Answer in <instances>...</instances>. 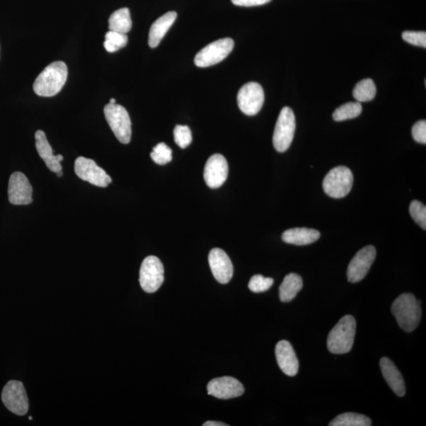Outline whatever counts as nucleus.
<instances>
[{
    "mask_svg": "<svg viewBox=\"0 0 426 426\" xmlns=\"http://www.w3.org/2000/svg\"><path fill=\"white\" fill-rule=\"evenodd\" d=\"M68 76V70L64 62H51L40 73L34 83L36 95L43 97H54L62 90Z\"/></svg>",
    "mask_w": 426,
    "mask_h": 426,
    "instance_id": "1",
    "label": "nucleus"
},
{
    "mask_svg": "<svg viewBox=\"0 0 426 426\" xmlns=\"http://www.w3.org/2000/svg\"><path fill=\"white\" fill-rule=\"evenodd\" d=\"M392 313L403 330L412 332L417 328L422 318L421 302L412 294L399 295L392 305Z\"/></svg>",
    "mask_w": 426,
    "mask_h": 426,
    "instance_id": "2",
    "label": "nucleus"
},
{
    "mask_svg": "<svg viewBox=\"0 0 426 426\" xmlns=\"http://www.w3.org/2000/svg\"><path fill=\"white\" fill-rule=\"evenodd\" d=\"M356 321L354 316L346 315L329 332L327 346L332 354H347L354 345Z\"/></svg>",
    "mask_w": 426,
    "mask_h": 426,
    "instance_id": "3",
    "label": "nucleus"
},
{
    "mask_svg": "<svg viewBox=\"0 0 426 426\" xmlns=\"http://www.w3.org/2000/svg\"><path fill=\"white\" fill-rule=\"evenodd\" d=\"M103 113L109 127L118 141L123 144L131 142V121L127 109L116 103H109L103 108Z\"/></svg>",
    "mask_w": 426,
    "mask_h": 426,
    "instance_id": "4",
    "label": "nucleus"
},
{
    "mask_svg": "<svg viewBox=\"0 0 426 426\" xmlns=\"http://www.w3.org/2000/svg\"><path fill=\"white\" fill-rule=\"evenodd\" d=\"M354 176L352 171L344 166L331 169L323 181V189L326 195L334 199H342L350 193Z\"/></svg>",
    "mask_w": 426,
    "mask_h": 426,
    "instance_id": "5",
    "label": "nucleus"
},
{
    "mask_svg": "<svg viewBox=\"0 0 426 426\" xmlns=\"http://www.w3.org/2000/svg\"><path fill=\"white\" fill-rule=\"evenodd\" d=\"M295 128V116L292 108L284 107L279 113L273 134V145L277 151H287L293 141Z\"/></svg>",
    "mask_w": 426,
    "mask_h": 426,
    "instance_id": "6",
    "label": "nucleus"
},
{
    "mask_svg": "<svg viewBox=\"0 0 426 426\" xmlns=\"http://www.w3.org/2000/svg\"><path fill=\"white\" fill-rule=\"evenodd\" d=\"M164 268L160 260L155 256L144 259L140 268L139 282L144 292L154 293L163 284Z\"/></svg>",
    "mask_w": 426,
    "mask_h": 426,
    "instance_id": "7",
    "label": "nucleus"
},
{
    "mask_svg": "<svg viewBox=\"0 0 426 426\" xmlns=\"http://www.w3.org/2000/svg\"><path fill=\"white\" fill-rule=\"evenodd\" d=\"M234 40L223 38L214 41L201 49L195 56V64L199 67H208L219 64L231 53Z\"/></svg>",
    "mask_w": 426,
    "mask_h": 426,
    "instance_id": "8",
    "label": "nucleus"
},
{
    "mask_svg": "<svg viewBox=\"0 0 426 426\" xmlns=\"http://www.w3.org/2000/svg\"><path fill=\"white\" fill-rule=\"evenodd\" d=\"M237 100L238 108L245 115L255 116L264 105L263 88L257 82H249L238 91Z\"/></svg>",
    "mask_w": 426,
    "mask_h": 426,
    "instance_id": "9",
    "label": "nucleus"
},
{
    "mask_svg": "<svg viewBox=\"0 0 426 426\" xmlns=\"http://www.w3.org/2000/svg\"><path fill=\"white\" fill-rule=\"evenodd\" d=\"M2 401L10 412L19 416L28 412V397L22 382L9 381L3 389Z\"/></svg>",
    "mask_w": 426,
    "mask_h": 426,
    "instance_id": "10",
    "label": "nucleus"
},
{
    "mask_svg": "<svg viewBox=\"0 0 426 426\" xmlns=\"http://www.w3.org/2000/svg\"><path fill=\"white\" fill-rule=\"evenodd\" d=\"M75 171L77 177L99 187H107L112 179L106 171L99 167L95 160L80 157L75 163Z\"/></svg>",
    "mask_w": 426,
    "mask_h": 426,
    "instance_id": "11",
    "label": "nucleus"
},
{
    "mask_svg": "<svg viewBox=\"0 0 426 426\" xmlns=\"http://www.w3.org/2000/svg\"><path fill=\"white\" fill-rule=\"evenodd\" d=\"M377 251L373 246H367L360 249L352 258L347 268V279L351 283H358L366 277L374 261Z\"/></svg>",
    "mask_w": 426,
    "mask_h": 426,
    "instance_id": "12",
    "label": "nucleus"
},
{
    "mask_svg": "<svg viewBox=\"0 0 426 426\" xmlns=\"http://www.w3.org/2000/svg\"><path fill=\"white\" fill-rule=\"evenodd\" d=\"M8 199L12 205H27L33 202V187L22 173L10 175L8 185Z\"/></svg>",
    "mask_w": 426,
    "mask_h": 426,
    "instance_id": "13",
    "label": "nucleus"
},
{
    "mask_svg": "<svg viewBox=\"0 0 426 426\" xmlns=\"http://www.w3.org/2000/svg\"><path fill=\"white\" fill-rule=\"evenodd\" d=\"M208 394L217 399H230L241 397L245 389L240 381L231 377L212 379L207 386Z\"/></svg>",
    "mask_w": 426,
    "mask_h": 426,
    "instance_id": "14",
    "label": "nucleus"
},
{
    "mask_svg": "<svg viewBox=\"0 0 426 426\" xmlns=\"http://www.w3.org/2000/svg\"><path fill=\"white\" fill-rule=\"evenodd\" d=\"M228 164L221 154L211 155L207 160L204 170L205 184L212 189L219 188L227 179Z\"/></svg>",
    "mask_w": 426,
    "mask_h": 426,
    "instance_id": "15",
    "label": "nucleus"
},
{
    "mask_svg": "<svg viewBox=\"0 0 426 426\" xmlns=\"http://www.w3.org/2000/svg\"><path fill=\"white\" fill-rule=\"evenodd\" d=\"M209 263L212 275L218 282H230L234 274L233 264L225 251L220 248L212 249L209 254Z\"/></svg>",
    "mask_w": 426,
    "mask_h": 426,
    "instance_id": "16",
    "label": "nucleus"
},
{
    "mask_svg": "<svg viewBox=\"0 0 426 426\" xmlns=\"http://www.w3.org/2000/svg\"><path fill=\"white\" fill-rule=\"evenodd\" d=\"M275 358L283 373L289 377H295L299 372V363L292 344L287 340H281L275 346Z\"/></svg>",
    "mask_w": 426,
    "mask_h": 426,
    "instance_id": "17",
    "label": "nucleus"
},
{
    "mask_svg": "<svg viewBox=\"0 0 426 426\" xmlns=\"http://www.w3.org/2000/svg\"><path fill=\"white\" fill-rule=\"evenodd\" d=\"M36 148L38 150L40 158L45 161L48 168L57 173L62 171L61 161L64 160L62 155H54L46 134L43 131H38L35 134Z\"/></svg>",
    "mask_w": 426,
    "mask_h": 426,
    "instance_id": "18",
    "label": "nucleus"
},
{
    "mask_svg": "<svg viewBox=\"0 0 426 426\" xmlns=\"http://www.w3.org/2000/svg\"><path fill=\"white\" fill-rule=\"evenodd\" d=\"M380 366L384 380L386 381L389 387L398 397H404L406 394V388H405L403 377L393 362L388 358H382Z\"/></svg>",
    "mask_w": 426,
    "mask_h": 426,
    "instance_id": "19",
    "label": "nucleus"
},
{
    "mask_svg": "<svg viewBox=\"0 0 426 426\" xmlns=\"http://www.w3.org/2000/svg\"><path fill=\"white\" fill-rule=\"evenodd\" d=\"M177 18V13L169 12L162 15L158 20H155L150 28L149 34V45L150 48H157L162 40L164 36L167 34L171 25Z\"/></svg>",
    "mask_w": 426,
    "mask_h": 426,
    "instance_id": "20",
    "label": "nucleus"
},
{
    "mask_svg": "<svg viewBox=\"0 0 426 426\" xmlns=\"http://www.w3.org/2000/svg\"><path fill=\"white\" fill-rule=\"evenodd\" d=\"M321 237L318 231L306 227H295L284 232L282 240L286 243L296 246H305L318 241Z\"/></svg>",
    "mask_w": 426,
    "mask_h": 426,
    "instance_id": "21",
    "label": "nucleus"
},
{
    "mask_svg": "<svg viewBox=\"0 0 426 426\" xmlns=\"http://www.w3.org/2000/svg\"><path fill=\"white\" fill-rule=\"evenodd\" d=\"M303 281L302 277L296 273L286 275L279 287V299L283 303H289L302 290Z\"/></svg>",
    "mask_w": 426,
    "mask_h": 426,
    "instance_id": "22",
    "label": "nucleus"
},
{
    "mask_svg": "<svg viewBox=\"0 0 426 426\" xmlns=\"http://www.w3.org/2000/svg\"><path fill=\"white\" fill-rule=\"evenodd\" d=\"M108 28L115 32L127 34L132 28V20L129 10L127 8L118 9L111 14L108 20Z\"/></svg>",
    "mask_w": 426,
    "mask_h": 426,
    "instance_id": "23",
    "label": "nucleus"
},
{
    "mask_svg": "<svg viewBox=\"0 0 426 426\" xmlns=\"http://www.w3.org/2000/svg\"><path fill=\"white\" fill-rule=\"evenodd\" d=\"M372 422L366 415L356 413H344L338 415L329 423L330 426H371Z\"/></svg>",
    "mask_w": 426,
    "mask_h": 426,
    "instance_id": "24",
    "label": "nucleus"
},
{
    "mask_svg": "<svg viewBox=\"0 0 426 426\" xmlns=\"http://www.w3.org/2000/svg\"><path fill=\"white\" fill-rule=\"evenodd\" d=\"M377 93L375 83L371 79H363L358 83L353 90V96L358 102H368L373 100Z\"/></svg>",
    "mask_w": 426,
    "mask_h": 426,
    "instance_id": "25",
    "label": "nucleus"
},
{
    "mask_svg": "<svg viewBox=\"0 0 426 426\" xmlns=\"http://www.w3.org/2000/svg\"><path fill=\"white\" fill-rule=\"evenodd\" d=\"M362 111V107L360 102H349L338 108L332 117L335 121H344L360 116Z\"/></svg>",
    "mask_w": 426,
    "mask_h": 426,
    "instance_id": "26",
    "label": "nucleus"
},
{
    "mask_svg": "<svg viewBox=\"0 0 426 426\" xmlns=\"http://www.w3.org/2000/svg\"><path fill=\"white\" fill-rule=\"evenodd\" d=\"M128 36L126 34L115 32V31H109L105 35V41L103 43L105 49L108 53H116L124 48L127 45Z\"/></svg>",
    "mask_w": 426,
    "mask_h": 426,
    "instance_id": "27",
    "label": "nucleus"
},
{
    "mask_svg": "<svg viewBox=\"0 0 426 426\" xmlns=\"http://www.w3.org/2000/svg\"><path fill=\"white\" fill-rule=\"evenodd\" d=\"M150 157L155 164L164 165L171 162L173 160V151L164 142L159 143L153 148V152L150 153Z\"/></svg>",
    "mask_w": 426,
    "mask_h": 426,
    "instance_id": "28",
    "label": "nucleus"
},
{
    "mask_svg": "<svg viewBox=\"0 0 426 426\" xmlns=\"http://www.w3.org/2000/svg\"><path fill=\"white\" fill-rule=\"evenodd\" d=\"M274 280L272 278L264 277L262 275H255L249 280L248 287L254 293L266 292L272 288Z\"/></svg>",
    "mask_w": 426,
    "mask_h": 426,
    "instance_id": "29",
    "label": "nucleus"
},
{
    "mask_svg": "<svg viewBox=\"0 0 426 426\" xmlns=\"http://www.w3.org/2000/svg\"><path fill=\"white\" fill-rule=\"evenodd\" d=\"M410 214L415 223L423 229H426V207L422 202L413 201L410 205Z\"/></svg>",
    "mask_w": 426,
    "mask_h": 426,
    "instance_id": "30",
    "label": "nucleus"
},
{
    "mask_svg": "<svg viewBox=\"0 0 426 426\" xmlns=\"http://www.w3.org/2000/svg\"><path fill=\"white\" fill-rule=\"evenodd\" d=\"M174 139L181 149L188 147L193 139L190 127L177 125L174 129Z\"/></svg>",
    "mask_w": 426,
    "mask_h": 426,
    "instance_id": "31",
    "label": "nucleus"
},
{
    "mask_svg": "<svg viewBox=\"0 0 426 426\" xmlns=\"http://www.w3.org/2000/svg\"><path fill=\"white\" fill-rule=\"evenodd\" d=\"M403 39L406 42L414 46L426 47V33L414 32V31H405L402 35Z\"/></svg>",
    "mask_w": 426,
    "mask_h": 426,
    "instance_id": "32",
    "label": "nucleus"
},
{
    "mask_svg": "<svg viewBox=\"0 0 426 426\" xmlns=\"http://www.w3.org/2000/svg\"><path fill=\"white\" fill-rule=\"evenodd\" d=\"M412 136L418 143H426V121H420L414 125Z\"/></svg>",
    "mask_w": 426,
    "mask_h": 426,
    "instance_id": "33",
    "label": "nucleus"
},
{
    "mask_svg": "<svg viewBox=\"0 0 426 426\" xmlns=\"http://www.w3.org/2000/svg\"><path fill=\"white\" fill-rule=\"evenodd\" d=\"M271 0H231L232 3L240 7L261 6L269 3Z\"/></svg>",
    "mask_w": 426,
    "mask_h": 426,
    "instance_id": "34",
    "label": "nucleus"
},
{
    "mask_svg": "<svg viewBox=\"0 0 426 426\" xmlns=\"http://www.w3.org/2000/svg\"><path fill=\"white\" fill-rule=\"evenodd\" d=\"M203 426H228V425L221 422H212V421H209V422L204 423Z\"/></svg>",
    "mask_w": 426,
    "mask_h": 426,
    "instance_id": "35",
    "label": "nucleus"
},
{
    "mask_svg": "<svg viewBox=\"0 0 426 426\" xmlns=\"http://www.w3.org/2000/svg\"><path fill=\"white\" fill-rule=\"evenodd\" d=\"M56 174H57V176H58V177L60 178L62 176V171H59V173H57Z\"/></svg>",
    "mask_w": 426,
    "mask_h": 426,
    "instance_id": "36",
    "label": "nucleus"
},
{
    "mask_svg": "<svg viewBox=\"0 0 426 426\" xmlns=\"http://www.w3.org/2000/svg\"><path fill=\"white\" fill-rule=\"evenodd\" d=\"M110 103H116V100L114 98H111Z\"/></svg>",
    "mask_w": 426,
    "mask_h": 426,
    "instance_id": "37",
    "label": "nucleus"
}]
</instances>
